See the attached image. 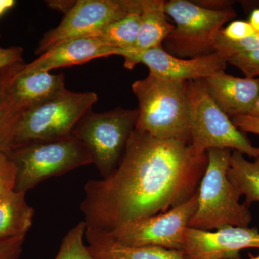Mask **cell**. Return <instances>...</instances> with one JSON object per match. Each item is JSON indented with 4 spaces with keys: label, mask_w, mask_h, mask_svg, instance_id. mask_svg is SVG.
<instances>
[{
    "label": "cell",
    "mask_w": 259,
    "mask_h": 259,
    "mask_svg": "<svg viewBox=\"0 0 259 259\" xmlns=\"http://www.w3.org/2000/svg\"><path fill=\"white\" fill-rule=\"evenodd\" d=\"M207 165V153L190 143L135 128L117 168L85 184L80 209L87 230L110 233L180 205L197 192Z\"/></svg>",
    "instance_id": "obj_1"
},
{
    "label": "cell",
    "mask_w": 259,
    "mask_h": 259,
    "mask_svg": "<svg viewBox=\"0 0 259 259\" xmlns=\"http://www.w3.org/2000/svg\"><path fill=\"white\" fill-rule=\"evenodd\" d=\"M187 83L151 73L135 81L132 90L139 102L135 128L157 139L191 144Z\"/></svg>",
    "instance_id": "obj_2"
},
{
    "label": "cell",
    "mask_w": 259,
    "mask_h": 259,
    "mask_svg": "<svg viewBox=\"0 0 259 259\" xmlns=\"http://www.w3.org/2000/svg\"><path fill=\"white\" fill-rule=\"evenodd\" d=\"M231 149L207 151V165L197 189V207L189 227L211 231L226 226L248 227V207L240 203V194L228 178Z\"/></svg>",
    "instance_id": "obj_3"
},
{
    "label": "cell",
    "mask_w": 259,
    "mask_h": 259,
    "mask_svg": "<svg viewBox=\"0 0 259 259\" xmlns=\"http://www.w3.org/2000/svg\"><path fill=\"white\" fill-rule=\"evenodd\" d=\"M7 154L16 168L15 190L24 193L44 180L93 163L88 148L74 134L54 141L18 145Z\"/></svg>",
    "instance_id": "obj_4"
},
{
    "label": "cell",
    "mask_w": 259,
    "mask_h": 259,
    "mask_svg": "<svg viewBox=\"0 0 259 259\" xmlns=\"http://www.w3.org/2000/svg\"><path fill=\"white\" fill-rule=\"evenodd\" d=\"M164 10L176 25L162 47L171 55L186 59L215 52L218 33L237 15L233 8L211 10L187 0L165 1Z\"/></svg>",
    "instance_id": "obj_5"
},
{
    "label": "cell",
    "mask_w": 259,
    "mask_h": 259,
    "mask_svg": "<svg viewBox=\"0 0 259 259\" xmlns=\"http://www.w3.org/2000/svg\"><path fill=\"white\" fill-rule=\"evenodd\" d=\"M191 145L198 154L212 148L234 149L250 157H259V147L232 122L209 95L204 79L187 83Z\"/></svg>",
    "instance_id": "obj_6"
},
{
    "label": "cell",
    "mask_w": 259,
    "mask_h": 259,
    "mask_svg": "<svg viewBox=\"0 0 259 259\" xmlns=\"http://www.w3.org/2000/svg\"><path fill=\"white\" fill-rule=\"evenodd\" d=\"M98 100L96 93L65 90L59 96L23 112L15 132L13 146L67 137Z\"/></svg>",
    "instance_id": "obj_7"
},
{
    "label": "cell",
    "mask_w": 259,
    "mask_h": 259,
    "mask_svg": "<svg viewBox=\"0 0 259 259\" xmlns=\"http://www.w3.org/2000/svg\"><path fill=\"white\" fill-rule=\"evenodd\" d=\"M136 110L117 107L105 112H89L74 130V134L88 148L93 164L102 178L118 166L131 133L136 127Z\"/></svg>",
    "instance_id": "obj_8"
},
{
    "label": "cell",
    "mask_w": 259,
    "mask_h": 259,
    "mask_svg": "<svg viewBox=\"0 0 259 259\" xmlns=\"http://www.w3.org/2000/svg\"><path fill=\"white\" fill-rule=\"evenodd\" d=\"M141 13V0H78L56 28L44 34L35 54L81 37H97L107 25L130 13Z\"/></svg>",
    "instance_id": "obj_9"
},
{
    "label": "cell",
    "mask_w": 259,
    "mask_h": 259,
    "mask_svg": "<svg viewBox=\"0 0 259 259\" xmlns=\"http://www.w3.org/2000/svg\"><path fill=\"white\" fill-rule=\"evenodd\" d=\"M197 207V191L188 200L166 212L141 218L105 233L127 246L182 250L186 229Z\"/></svg>",
    "instance_id": "obj_10"
},
{
    "label": "cell",
    "mask_w": 259,
    "mask_h": 259,
    "mask_svg": "<svg viewBox=\"0 0 259 259\" xmlns=\"http://www.w3.org/2000/svg\"><path fill=\"white\" fill-rule=\"evenodd\" d=\"M121 56L125 59L126 69H133L136 65L143 64L151 74L183 81L205 79L215 73L225 71L228 63L217 52L194 59H180L167 53L163 47L141 52L124 51Z\"/></svg>",
    "instance_id": "obj_11"
},
{
    "label": "cell",
    "mask_w": 259,
    "mask_h": 259,
    "mask_svg": "<svg viewBox=\"0 0 259 259\" xmlns=\"http://www.w3.org/2000/svg\"><path fill=\"white\" fill-rule=\"evenodd\" d=\"M248 248H259L256 228L226 226L212 232L188 227L182 251L187 259H237Z\"/></svg>",
    "instance_id": "obj_12"
},
{
    "label": "cell",
    "mask_w": 259,
    "mask_h": 259,
    "mask_svg": "<svg viewBox=\"0 0 259 259\" xmlns=\"http://www.w3.org/2000/svg\"><path fill=\"white\" fill-rule=\"evenodd\" d=\"M122 51L107 45L99 37H81L58 44L28 64L22 72H49L53 69L85 64L97 58L120 56Z\"/></svg>",
    "instance_id": "obj_13"
},
{
    "label": "cell",
    "mask_w": 259,
    "mask_h": 259,
    "mask_svg": "<svg viewBox=\"0 0 259 259\" xmlns=\"http://www.w3.org/2000/svg\"><path fill=\"white\" fill-rule=\"evenodd\" d=\"M204 80L210 96L230 118L248 115L259 94V78L236 77L221 71Z\"/></svg>",
    "instance_id": "obj_14"
},
{
    "label": "cell",
    "mask_w": 259,
    "mask_h": 259,
    "mask_svg": "<svg viewBox=\"0 0 259 259\" xmlns=\"http://www.w3.org/2000/svg\"><path fill=\"white\" fill-rule=\"evenodd\" d=\"M23 67L12 80L9 90L17 105L25 111L59 96L67 90L65 88L64 74H51L45 71L23 73Z\"/></svg>",
    "instance_id": "obj_15"
},
{
    "label": "cell",
    "mask_w": 259,
    "mask_h": 259,
    "mask_svg": "<svg viewBox=\"0 0 259 259\" xmlns=\"http://www.w3.org/2000/svg\"><path fill=\"white\" fill-rule=\"evenodd\" d=\"M85 238L89 251L95 259H187L182 250L127 246L117 243L102 232L87 230Z\"/></svg>",
    "instance_id": "obj_16"
},
{
    "label": "cell",
    "mask_w": 259,
    "mask_h": 259,
    "mask_svg": "<svg viewBox=\"0 0 259 259\" xmlns=\"http://www.w3.org/2000/svg\"><path fill=\"white\" fill-rule=\"evenodd\" d=\"M141 1V25L137 39L134 47L131 50L125 51L141 52L155 48L162 47L165 39L175 29V25L167 20L164 10L165 1Z\"/></svg>",
    "instance_id": "obj_17"
},
{
    "label": "cell",
    "mask_w": 259,
    "mask_h": 259,
    "mask_svg": "<svg viewBox=\"0 0 259 259\" xmlns=\"http://www.w3.org/2000/svg\"><path fill=\"white\" fill-rule=\"evenodd\" d=\"M25 194L13 190L0 198V240L25 237L31 228L35 209Z\"/></svg>",
    "instance_id": "obj_18"
},
{
    "label": "cell",
    "mask_w": 259,
    "mask_h": 259,
    "mask_svg": "<svg viewBox=\"0 0 259 259\" xmlns=\"http://www.w3.org/2000/svg\"><path fill=\"white\" fill-rule=\"evenodd\" d=\"M24 64L0 70V153H8L11 149L19 122L25 112L17 105L9 90L12 80Z\"/></svg>",
    "instance_id": "obj_19"
},
{
    "label": "cell",
    "mask_w": 259,
    "mask_h": 259,
    "mask_svg": "<svg viewBox=\"0 0 259 259\" xmlns=\"http://www.w3.org/2000/svg\"><path fill=\"white\" fill-rule=\"evenodd\" d=\"M228 175L240 196H245L247 207L259 202V157L254 161H247L243 153L233 151Z\"/></svg>",
    "instance_id": "obj_20"
},
{
    "label": "cell",
    "mask_w": 259,
    "mask_h": 259,
    "mask_svg": "<svg viewBox=\"0 0 259 259\" xmlns=\"http://www.w3.org/2000/svg\"><path fill=\"white\" fill-rule=\"evenodd\" d=\"M141 19V13H130L125 18L107 25L97 37L122 53L131 50L137 39Z\"/></svg>",
    "instance_id": "obj_21"
},
{
    "label": "cell",
    "mask_w": 259,
    "mask_h": 259,
    "mask_svg": "<svg viewBox=\"0 0 259 259\" xmlns=\"http://www.w3.org/2000/svg\"><path fill=\"white\" fill-rule=\"evenodd\" d=\"M87 225L81 221L66 233L55 259H95L84 244Z\"/></svg>",
    "instance_id": "obj_22"
},
{
    "label": "cell",
    "mask_w": 259,
    "mask_h": 259,
    "mask_svg": "<svg viewBox=\"0 0 259 259\" xmlns=\"http://www.w3.org/2000/svg\"><path fill=\"white\" fill-rule=\"evenodd\" d=\"M257 49H259L258 32H255L254 35L239 41H228L218 36L216 40L215 52L226 59V60L236 54Z\"/></svg>",
    "instance_id": "obj_23"
},
{
    "label": "cell",
    "mask_w": 259,
    "mask_h": 259,
    "mask_svg": "<svg viewBox=\"0 0 259 259\" xmlns=\"http://www.w3.org/2000/svg\"><path fill=\"white\" fill-rule=\"evenodd\" d=\"M227 62L241 70L246 78L255 79L259 76V49L236 54Z\"/></svg>",
    "instance_id": "obj_24"
},
{
    "label": "cell",
    "mask_w": 259,
    "mask_h": 259,
    "mask_svg": "<svg viewBox=\"0 0 259 259\" xmlns=\"http://www.w3.org/2000/svg\"><path fill=\"white\" fill-rule=\"evenodd\" d=\"M16 168L6 153H0V198L15 190Z\"/></svg>",
    "instance_id": "obj_25"
},
{
    "label": "cell",
    "mask_w": 259,
    "mask_h": 259,
    "mask_svg": "<svg viewBox=\"0 0 259 259\" xmlns=\"http://www.w3.org/2000/svg\"><path fill=\"white\" fill-rule=\"evenodd\" d=\"M255 33L248 21L236 20L230 23L226 28H223L218 36L228 41L236 42L251 36Z\"/></svg>",
    "instance_id": "obj_26"
},
{
    "label": "cell",
    "mask_w": 259,
    "mask_h": 259,
    "mask_svg": "<svg viewBox=\"0 0 259 259\" xmlns=\"http://www.w3.org/2000/svg\"><path fill=\"white\" fill-rule=\"evenodd\" d=\"M25 237L0 240V259H18L23 251Z\"/></svg>",
    "instance_id": "obj_27"
},
{
    "label": "cell",
    "mask_w": 259,
    "mask_h": 259,
    "mask_svg": "<svg viewBox=\"0 0 259 259\" xmlns=\"http://www.w3.org/2000/svg\"><path fill=\"white\" fill-rule=\"evenodd\" d=\"M23 54L20 47L0 48V70L24 63Z\"/></svg>",
    "instance_id": "obj_28"
},
{
    "label": "cell",
    "mask_w": 259,
    "mask_h": 259,
    "mask_svg": "<svg viewBox=\"0 0 259 259\" xmlns=\"http://www.w3.org/2000/svg\"><path fill=\"white\" fill-rule=\"evenodd\" d=\"M232 122L242 132H249L259 135V118L248 115L231 117Z\"/></svg>",
    "instance_id": "obj_29"
},
{
    "label": "cell",
    "mask_w": 259,
    "mask_h": 259,
    "mask_svg": "<svg viewBox=\"0 0 259 259\" xmlns=\"http://www.w3.org/2000/svg\"><path fill=\"white\" fill-rule=\"evenodd\" d=\"M76 1H70V0H54V1H47V4L51 9L57 10V11L64 13L65 15L69 13L76 4Z\"/></svg>",
    "instance_id": "obj_30"
},
{
    "label": "cell",
    "mask_w": 259,
    "mask_h": 259,
    "mask_svg": "<svg viewBox=\"0 0 259 259\" xmlns=\"http://www.w3.org/2000/svg\"><path fill=\"white\" fill-rule=\"evenodd\" d=\"M248 23L255 32L259 33V8L254 9L250 13Z\"/></svg>",
    "instance_id": "obj_31"
},
{
    "label": "cell",
    "mask_w": 259,
    "mask_h": 259,
    "mask_svg": "<svg viewBox=\"0 0 259 259\" xmlns=\"http://www.w3.org/2000/svg\"><path fill=\"white\" fill-rule=\"evenodd\" d=\"M16 2L14 0H0V18L12 8L14 7Z\"/></svg>",
    "instance_id": "obj_32"
},
{
    "label": "cell",
    "mask_w": 259,
    "mask_h": 259,
    "mask_svg": "<svg viewBox=\"0 0 259 259\" xmlns=\"http://www.w3.org/2000/svg\"><path fill=\"white\" fill-rule=\"evenodd\" d=\"M248 115L259 118V94L258 97H257L256 101H255L254 105L252 107L251 110H250Z\"/></svg>",
    "instance_id": "obj_33"
},
{
    "label": "cell",
    "mask_w": 259,
    "mask_h": 259,
    "mask_svg": "<svg viewBox=\"0 0 259 259\" xmlns=\"http://www.w3.org/2000/svg\"><path fill=\"white\" fill-rule=\"evenodd\" d=\"M249 259H259V255L258 256H251Z\"/></svg>",
    "instance_id": "obj_34"
}]
</instances>
